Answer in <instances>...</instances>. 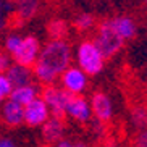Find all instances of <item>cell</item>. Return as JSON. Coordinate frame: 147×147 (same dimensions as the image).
Masks as SVG:
<instances>
[{
	"label": "cell",
	"mask_w": 147,
	"mask_h": 147,
	"mask_svg": "<svg viewBox=\"0 0 147 147\" xmlns=\"http://www.w3.org/2000/svg\"><path fill=\"white\" fill-rule=\"evenodd\" d=\"M71 58V45L66 40H49L40 47L39 57L32 65L34 78L45 86L53 84V81L69 68Z\"/></svg>",
	"instance_id": "1"
},
{
	"label": "cell",
	"mask_w": 147,
	"mask_h": 147,
	"mask_svg": "<svg viewBox=\"0 0 147 147\" xmlns=\"http://www.w3.org/2000/svg\"><path fill=\"white\" fill-rule=\"evenodd\" d=\"M76 63L81 71L87 74V76H95L99 74L105 65V58L102 57L100 50L94 44V40H82L76 47Z\"/></svg>",
	"instance_id": "2"
},
{
	"label": "cell",
	"mask_w": 147,
	"mask_h": 147,
	"mask_svg": "<svg viewBox=\"0 0 147 147\" xmlns=\"http://www.w3.org/2000/svg\"><path fill=\"white\" fill-rule=\"evenodd\" d=\"M94 44L100 50L102 57L107 60V58L115 57L121 49H123L125 40L117 34V31L113 29L112 20H104V21L97 26V32H95V37H94Z\"/></svg>",
	"instance_id": "3"
},
{
	"label": "cell",
	"mask_w": 147,
	"mask_h": 147,
	"mask_svg": "<svg viewBox=\"0 0 147 147\" xmlns=\"http://www.w3.org/2000/svg\"><path fill=\"white\" fill-rule=\"evenodd\" d=\"M40 47H42V45H40L39 39H37L36 36H32V34L23 36V40H21V44H20V47L16 49V52L11 57H13L15 63L32 68V65L36 63L37 57H39Z\"/></svg>",
	"instance_id": "4"
},
{
	"label": "cell",
	"mask_w": 147,
	"mask_h": 147,
	"mask_svg": "<svg viewBox=\"0 0 147 147\" xmlns=\"http://www.w3.org/2000/svg\"><path fill=\"white\" fill-rule=\"evenodd\" d=\"M91 105L82 95H73L69 92L65 94V115L79 123H87L91 121Z\"/></svg>",
	"instance_id": "5"
},
{
	"label": "cell",
	"mask_w": 147,
	"mask_h": 147,
	"mask_svg": "<svg viewBox=\"0 0 147 147\" xmlns=\"http://www.w3.org/2000/svg\"><path fill=\"white\" fill-rule=\"evenodd\" d=\"M65 89L57 87L53 84H49L42 89L40 99L45 102V105L49 107V112L52 113L53 118L63 120V117H65Z\"/></svg>",
	"instance_id": "6"
},
{
	"label": "cell",
	"mask_w": 147,
	"mask_h": 147,
	"mask_svg": "<svg viewBox=\"0 0 147 147\" xmlns=\"http://www.w3.org/2000/svg\"><path fill=\"white\" fill-rule=\"evenodd\" d=\"M61 89L73 95H81L87 87V74L78 68V66H69L65 73L60 76Z\"/></svg>",
	"instance_id": "7"
},
{
	"label": "cell",
	"mask_w": 147,
	"mask_h": 147,
	"mask_svg": "<svg viewBox=\"0 0 147 147\" xmlns=\"http://www.w3.org/2000/svg\"><path fill=\"white\" fill-rule=\"evenodd\" d=\"M50 118L49 107L40 97L34 99L31 104L24 107V123L29 126H42Z\"/></svg>",
	"instance_id": "8"
},
{
	"label": "cell",
	"mask_w": 147,
	"mask_h": 147,
	"mask_svg": "<svg viewBox=\"0 0 147 147\" xmlns=\"http://www.w3.org/2000/svg\"><path fill=\"white\" fill-rule=\"evenodd\" d=\"M91 112L95 120L107 123L113 117V105L112 100L104 92H94L91 97Z\"/></svg>",
	"instance_id": "9"
},
{
	"label": "cell",
	"mask_w": 147,
	"mask_h": 147,
	"mask_svg": "<svg viewBox=\"0 0 147 147\" xmlns=\"http://www.w3.org/2000/svg\"><path fill=\"white\" fill-rule=\"evenodd\" d=\"M40 0H13V16L15 23L21 26V23H26L39 13Z\"/></svg>",
	"instance_id": "10"
},
{
	"label": "cell",
	"mask_w": 147,
	"mask_h": 147,
	"mask_svg": "<svg viewBox=\"0 0 147 147\" xmlns=\"http://www.w3.org/2000/svg\"><path fill=\"white\" fill-rule=\"evenodd\" d=\"M0 118L8 126H20L24 123V107L13 100H3L0 105Z\"/></svg>",
	"instance_id": "11"
},
{
	"label": "cell",
	"mask_w": 147,
	"mask_h": 147,
	"mask_svg": "<svg viewBox=\"0 0 147 147\" xmlns=\"http://www.w3.org/2000/svg\"><path fill=\"white\" fill-rule=\"evenodd\" d=\"M5 74H7V78L10 79L13 89L15 87H21V86H26V84H31V82H32V78H34L32 68L18 65V63H11Z\"/></svg>",
	"instance_id": "12"
},
{
	"label": "cell",
	"mask_w": 147,
	"mask_h": 147,
	"mask_svg": "<svg viewBox=\"0 0 147 147\" xmlns=\"http://www.w3.org/2000/svg\"><path fill=\"white\" fill-rule=\"evenodd\" d=\"M42 138L45 142L49 144H58L63 139V134H65V125H63V120H58V118L50 117L42 126Z\"/></svg>",
	"instance_id": "13"
},
{
	"label": "cell",
	"mask_w": 147,
	"mask_h": 147,
	"mask_svg": "<svg viewBox=\"0 0 147 147\" xmlns=\"http://www.w3.org/2000/svg\"><path fill=\"white\" fill-rule=\"evenodd\" d=\"M110 20H112L113 29L117 31V34L125 42L134 39V36L138 32V24L131 16H115V18H110Z\"/></svg>",
	"instance_id": "14"
},
{
	"label": "cell",
	"mask_w": 147,
	"mask_h": 147,
	"mask_svg": "<svg viewBox=\"0 0 147 147\" xmlns=\"http://www.w3.org/2000/svg\"><path fill=\"white\" fill-rule=\"evenodd\" d=\"M39 92H40V87L37 84H34V82H31V84H26V86L15 87L8 99L23 105V107H26L28 104H31L34 99L39 97Z\"/></svg>",
	"instance_id": "15"
},
{
	"label": "cell",
	"mask_w": 147,
	"mask_h": 147,
	"mask_svg": "<svg viewBox=\"0 0 147 147\" xmlns=\"http://www.w3.org/2000/svg\"><path fill=\"white\" fill-rule=\"evenodd\" d=\"M45 29H47L50 40H65V37L68 36V31H69V23L65 21L63 18H52L47 23Z\"/></svg>",
	"instance_id": "16"
},
{
	"label": "cell",
	"mask_w": 147,
	"mask_h": 147,
	"mask_svg": "<svg viewBox=\"0 0 147 147\" xmlns=\"http://www.w3.org/2000/svg\"><path fill=\"white\" fill-rule=\"evenodd\" d=\"M129 121L134 129H138V133L147 129V107L146 105H141V104L133 105L129 110Z\"/></svg>",
	"instance_id": "17"
},
{
	"label": "cell",
	"mask_w": 147,
	"mask_h": 147,
	"mask_svg": "<svg viewBox=\"0 0 147 147\" xmlns=\"http://www.w3.org/2000/svg\"><path fill=\"white\" fill-rule=\"evenodd\" d=\"M73 26H74V29L81 31V32H87V31H91L92 28L95 26L94 15H91V13H79L78 16L74 18Z\"/></svg>",
	"instance_id": "18"
},
{
	"label": "cell",
	"mask_w": 147,
	"mask_h": 147,
	"mask_svg": "<svg viewBox=\"0 0 147 147\" xmlns=\"http://www.w3.org/2000/svg\"><path fill=\"white\" fill-rule=\"evenodd\" d=\"M11 15H13V0H0V31L7 26Z\"/></svg>",
	"instance_id": "19"
},
{
	"label": "cell",
	"mask_w": 147,
	"mask_h": 147,
	"mask_svg": "<svg viewBox=\"0 0 147 147\" xmlns=\"http://www.w3.org/2000/svg\"><path fill=\"white\" fill-rule=\"evenodd\" d=\"M23 40V36L18 34V32H10L7 37H5V50L10 53V55H13L16 52V49L20 47V44Z\"/></svg>",
	"instance_id": "20"
},
{
	"label": "cell",
	"mask_w": 147,
	"mask_h": 147,
	"mask_svg": "<svg viewBox=\"0 0 147 147\" xmlns=\"http://www.w3.org/2000/svg\"><path fill=\"white\" fill-rule=\"evenodd\" d=\"M11 91H13V86H11L10 79L7 78V74H0V100L2 102L7 100L11 94Z\"/></svg>",
	"instance_id": "21"
},
{
	"label": "cell",
	"mask_w": 147,
	"mask_h": 147,
	"mask_svg": "<svg viewBox=\"0 0 147 147\" xmlns=\"http://www.w3.org/2000/svg\"><path fill=\"white\" fill-rule=\"evenodd\" d=\"M91 126H92V131L97 138H104L105 136V123L95 120V118H91Z\"/></svg>",
	"instance_id": "22"
},
{
	"label": "cell",
	"mask_w": 147,
	"mask_h": 147,
	"mask_svg": "<svg viewBox=\"0 0 147 147\" xmlns=\"http://www.w3.org/2000/svg\"><path fill=\"white\" fill-rule=\"evenodd\" d=\"M134 147H147V129L139 131L134 138Z\"/></svg>",
	"instance_id": "23"
},
{
	"label": "cell",
	"mask_w": 147,
	"mask_h": 147,
	"mask_svg": "<svg viewBox=\"0 0 147 147\" xmlns=\"http://www.w3.org/2000/svg\"><path fill=\"white\" fill-rule=\"evenodd\" d=\"M11 65V60H10V57L7 53L0 52V74H5L7 73V69L10 68Z\"/></svg>",
	"instance_id": "24"
},
{
	"label": "cell",
	"mask_w": 147,
	"mask_h": 147,
	"mask_svg": "<svg viewBox=\"0 0 147 147\" xmlns=\"http://www.w3.org/2000/svg\"><path fill=\"white\" fill-rule=\"evenodd\" d=\"M0 147H16V144L10 138H0Z\"/></svg>",
	"instance_id": "25"
},
{
	"label": "cell",
	"mask_w": 147,
	"mask_h": 147,
	"mask_svg": "<svg viewBox=\"0 0 147 147\" xmlns=\"http://www.w3.org/2000/svg\"><path fill=\"white\" fill-rule=\"evenodd\" d=\"M57 147H73V142L68 141V139H61L60 142L57 144Z\"/></svg>",
	"instance_id": "26"
},
{
	"label": "cell",
	"mask_w": 147,
	"mask_h": 147,
	"mask_svg": "<svg viewBox=\"0 0 147 147\" xmlns=\"http://www.w3.org/2000/svg\"><path fill=\"white\" fill-rule=\"evenodd\" d=\"M107 147H118V144H117V141H108Z\"/></svg>",
	"instance_id": "27"
},
{
	"label": "cell",
	"mask_w": 147,
	"mask_h": 147,
	"mask_svg": "<svg viewBox=\"0 0 147 147\" xmlns=\"http://www.w3.org/2000/svg\"><path fill=\"white\" fill-rule=\"evenodd\" d=\"M73 147H87L84 142H73Z\"/></svg>",
	"instance_id": "28"
},
{
	"label": "cell",
	"mask_w": 147,
	"mask_h": 147,
	"mask_svg": "<svg viewBox=\"0 0 147 147\" xmlns=\"http://www.w3.org/2000/svg\"><path fill=\"white\" fill-rule=\"evenodd\" d=\"M144 3H146V7H147V0H144Z\"/></svg>",
	"instance_id": "29"
},
{
	"label": "cell",
	"mask_w": 147,
	"mask_h": 147,
	"mask_svg": "<svg viewBox=\"0 0 147 147\" xmlns=\"http://www.w3.org/2000/svg\"><path fill=\"white\" fill-rule=\"evenodd\" d=\"M0 105H2V100H0Z\"/></svg>",
	"instance_id": "30"
}]
</instances>
